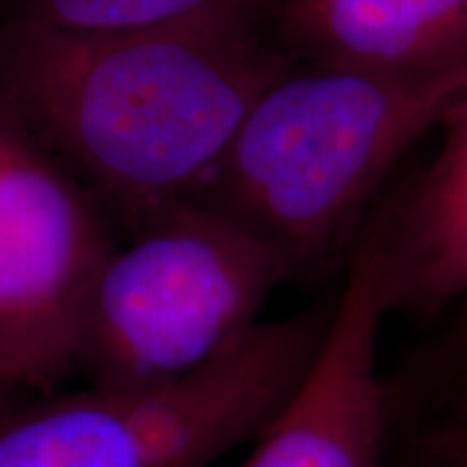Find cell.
I'll use <instances>...</instances> for the list:
<instances>
[{"instance_id": "6da1fadb", "label": "cell", "mask_w": 467, "mask_h": 467, "mask_svg": "<svg viewBox=\"0 0 467 467\" xmlns=\"http://www.w3.org/2000/svg\"><path fill=\"white\" fill-rule=\"evenodd\" d=\"M291 66L260 29L66 34L18 18L0 36L3 99L128 232L211 192Z\"/></svg>"}, {"instance_id": "7a4b0ae2", "label": "cell", "mask_w": 467, "mask_h": 467, "mask_svg": "<svg viewBox=\"0 0 467 467\" xmlns=\"http://www.w3.org/2000/svg\"><path fill=\"white\" fill-rule=\"evenodd\" d=\"M467 94V66L377 73L291 66L234 135L213 202L309 273L353 250L392 169Z\"/></svg>"}, {"instance_id": "3957f363", "label": "cell", "mask_w": 467, "mask_h": 467, "mask_svg": "<svg viewBox=\"0 0 467 467\" xmlns=\"http://www.w3.org/2000/svg\"><path fill=\"white\" fill-rule=\"evenodd\" d=\"M291 265L208 201L171 205L128 232L86 301L78 361L91 384L182 379L265 322Z\"/></svg>"}, {"instance_id": "277c9868", "label": "cell", "mask_w": 467, "mask_h": 467, "mask_svg": "<svg viewBox=\"0 0 467 467\" xmlns=\"http://www.w3.org/2000/svg\"><path fill=\"white\" fill-rule=\"evenodd\" d=\"M330 309L265 319L213 364L0 410V467H211L252 444L309 371Z\"/></svg>"}, {"instance_id": "5b68a950", "label": "cell", "mask_w": 467, "mask_h": 467, "mask_svg": "<svg viewBox=\"0 0 467 467\" xmlns=\"http://www.w3.org/2000/svg\"><path fill=\"white\" fill-rule=\"evenodd\" d=\"M112 247L99 202L0 94V364L21 389L76 367Z\"/></svg>"}, {"instance_id": "8992f818", "label": "cell", "mask_w": 467, "mask_h": 467, "mask_svg": "<svg viewBox=\"0 0 467 467\" xmlns=\"http://www.w3.org/2000/svg\"><path fill=\"white\" fill-rule=\"evenodd\" d=\"M392 315L377 236L364 232L317 356L239 467H384L392 400L382 330Z\"/></svg>"}, {"instance_id": "52a82bcc", "label": "cell", "mask_w": 467, "mask_h": 467, "mask_svg": "<svg viewBox=\"0 0 467 467\" xmlns=\"http://www.w3.org/2000/svg\"><path fill=\"white\" fill-rule=\"evenodd\" d=\"M441 140L398 208L371 226L389 309L467 306V94L439 122Z\"/></svg>"}, {"instance_id": "ba28073f", "label": "cell", "mask_w": 467, "mask_h": 467, "mask_svg": "<svg viewBox=\"0 0 467 467\" xmlns=\"http://www.w3.org/2000/svg\"><path fill=\"white\" fill-rule=\"evenodd\" d=\"M275 24L304 66L377 73L467 66V0H284Z\"/></svg>"}, {"instance_id": "9c48e42d", "label": "cell", "mask_w": 467, "mask_h": 467, "mask_svg": "<svg viewBox=\"0 0 467 467\" xmlns=\"http://www.w3.org/2000/svg\"><path fill=\"white\" fill-rule=\"evenodd\" d=\"M284 0H24L18 18L66 34L260 29Z\"/></svg>"}, {"instance_id": "30bf717a", "label": "cell", "mask_w": 467, "mask_h": 467, "mask_svg": "<svg viewBox=\"0 0 467 467\" xmlns=\"http://www.w3.org/2000/svg\"><path fill=\"white\" fill-rule=\"evenodd\" d=\"M18 389H21V387L16 384V379H14V377L8 374V368L0 364V410L11 408V405H8V400H11V398L16 395Z\"/></svg>"}, {"instance_id": "8fae6325", "label": "cell", "mask_w": 467, "mask_h": 467, "mask_svg": "<svg viewBox=\"0 0 467 467\" xmlns=\"http://www.w3.org/2000/svg\"><path fill=\"white\" fill-rule=\"evenodd\" d=\"M444 467H467V436H462L457 447L444 454Z\"/></svg>"}]
</instances>
